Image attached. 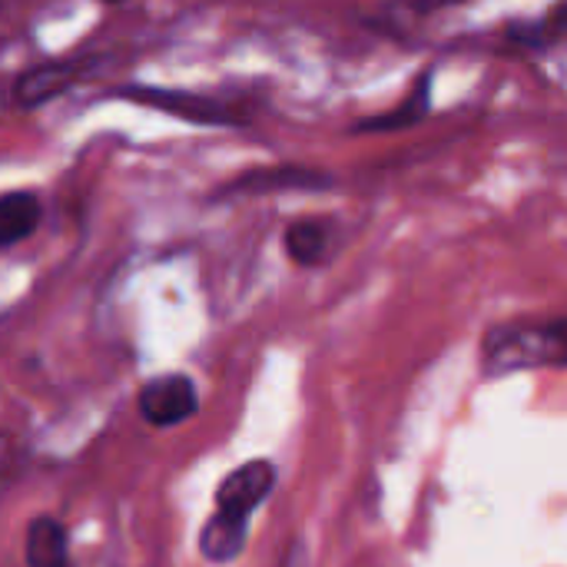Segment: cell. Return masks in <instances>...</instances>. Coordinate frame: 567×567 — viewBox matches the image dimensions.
<instances>
[{"instance_id": "1", "label": "cell", "mask_w": 567, "mask_h": 567, "mask_svg": "<svg viewBox=\"0 0 567 567\" xmlns=\"http://www.w3.org/2000/svg\"><path fill=\"white\" fill-rule=\"evenodd\" d=\"M565 359V319L545 326H505L485 339V372L492 375L538 369V365L561 369Z\"/></svg>"}, {"instance_id": "2", "label": "cell", "mask_w": 567, "mask_h": 567, "mask_svg": "<svg viewBox=\"0 0 567 567\" xmlns=\"http://www.w3.org/2000/svg\"><path fill=\"white\" fill-rule=\"evenodd\" d=\"M199 405L196 385L186 375H159L140 392V415L156 429H173L193 419Z\"/></svg>"}, {"instance_id": "3", "label": "cell", "mask_w": 567, "mask_h": 567, "mask_svg": "<svg viewBox=\"0 0 567 567\" xmlns=\"http://www.w3.org/2000/svg\"><path fill=\"white\" fill-rule=\"evenodd\" d=\"M272 485H276V468L262 458L249 462V465H243L223 478V485L216 488V512L239 518V522H249V515L266 502Z\"/></svg>"}, {"instance_id": "4", "label": "cell", "mask_w": 567, "mask_h": 567, "mask_svg": "<svg viewBox=\"0 0 567 567\" xmlns=\"http://www.w3.org/2000/svg\"><path fill=\"white\" fill-rule=\"evenodd\" d=\"M120 96L166 110L173 116L193 120V123H236V116L229 113L226 103L209 100V96H196V93H183V90H159V86H123Z\"/></svg>"}, {"instance_id": "5", "label": "cell", "mask_w": 567, "mask_h": 567, "mask_svg": "<svg viewBox=\"0 0 567 567\" xmlns=\"http://www.w3.org/2000/svg\"><path fill=\"white\" fill-rule=\"evenodd\" d=\"M332 186V176L306 166H279V169H252L229 186L219 189V196H262V193H282V189H326Z\"/></svg>"}, {"instance_id": "6", "label": "cell", "mask_w": 567, "mask_h": 567, "mask_svg": "<svg viewBox=\"0 0 567 567\" xmlns=\"http://www.w3.org/2000/svg\"><path fill=\"white\" fill-rule=\"evenodd\" d=\"M246 528H249V522H239V518H229L223 512H213V518L206 522V528L199 535L203 558H209L216 565L233 561L243 551V545H246Z\"/></svg>"}, {"instance_id": "7", "label": "cell", "mask_w": 567, "mask_h": 567, "mask_svg": "<svg viewBox=\"0 0 567 567\" xmlns=\"http://www.w3.org/2000/svg\"><path fill=\"white\" fill-rule=\"evenodd\" d=\"M429 90H432V70H425L412 90V96L392 110V113H382V116H369V120H359L352 130L355 133H392V130H405L412 123H419L425 113H429Z\"/></svg>"}, {"instance_id": "8", "label": "cell", "mask_w": 567, "mask_h": 567, "mask_svg": "<svg viewBox=\"0 0 567 567\" xmlns=\"http://www.w3.org/2000/svg\"><path fill=\"white\" fill-rule=\"evenodd\" d=\"M40 223V199L33 193L0 196V249L23 243Z\"/></svg>"}, {"instance_id": "9", "label": "cell", "mask_w": 567, "mask_h": 567, "mask_svg": "<svg viewBox=\"0 0 567 567\" xmlns=\"http://www.w3.org/2000/svg\"><path fill=\"white\" fill-rule=\"evenodd\" d=\"M73 63H43L37 70H27L17 83V100L20 106H40L50 96L63 93L73 83Z\"/></svg>"}, {"instance_id": "10", "label": "cell", "mask_w": 567, "mask_h": 567, "mask_svg": "<svg viewBox=\"0 0 567 567\" xmlns=\"http://www.w3.org/2000/svg\"><path fill=\"white\" fill-rule=\"evenodd\" d=\"M27 567H66V532L53 518H37L27 528Z\"/></svg>"}, {"instance_id": "11", "label": "cell", "mask_w": 567, "mask_h": 567, "mask_svg": "<svg viewBox=\"0 0 567 567\" xmlns=\"http://www.w3.org/2000/svg\"><path fill=\"white\" fill-rule=\"evenodd\" d=\"M326 246H329V233H326L322 223L302 219V223H292L289 233H286V249H289V256H292L299 266H316V262H322Z\"/></svg>"}, {"instance_id": "12", "label": "cell", "mask_w": 567, "mask_h": 567, "mask_svg": "<svg viewBox=\"0 0 567 567\" xmlns=\"http://www.w3.org/2000/svg\"><path fill=\"white\" fill-rule=\"evenodd\" d=\"M412 13H432V10H442L449 3H458V0H402Z\"/></svg>"}, {"instance_id": "13", "label": "cell", "mask_w": 567, "mask_h": 567, "mask_svg": "<svg viewBox=\"0 0 567 567\" xmlns=\"http://www.w3.org/2000/svg\"><path fill=\"white\" fill-rule=\"evenodd\" d=\"M282 567H306V551L299 548V545H292L289 551H286V561Z\"/></svg>"}, {"instance_id": "14", "label": "cell", "mask_w": 567, "mask_h": 567, "mask_svg": "<svg viewBox=\"0 0 567 567\" xmlns=\"http://www.w3.org/2000/svg\"><path fill=\"white\" fill-rule=\"evenodd\" d=\"M106 3H116V0H106Z\"/></svg>"}]
</instances>
